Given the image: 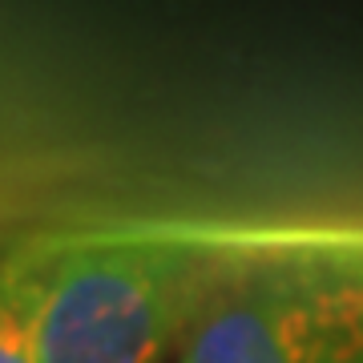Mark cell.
<instances>
[{"mask_svg":"<svg viewBox=\"0 0 363 363\" xmlns=\"http://www.w3.org/2000/svg\"><path fill=\"white\" fill-rule=\"evenodd\" d=\"M238 222L45 234L13 250L37 363H162L226 267Z\"/></svg>","mask_w":363,"mask_h":363,"instance_id":"obj_1","label":"cell"},{"mask_svg":"<svg viewBox=\"0 0 363 363\" xmlns=\"http://www.w3.org/2000/svg\"><path fill=\"white\" fill-rule=\"evenodd\" d=\"M178 363H363V222H238Z\"/></svg>","mask_w":363,"mask_h":363,"instance_id":"obj_2","label":"cell"},{"mask_svg":"<svg viewBox=\"0 0 363 363\" xmlns=\"http://www.w3.org/2000/svg\"><path fill=\"white\" fill-rule=\"evenodd\" d=\"M0 363H37L25 323V303H21L16 279L4 262H0Z\"/></svg>","mask_w":363,"mask_h":363,"instance_id":"obj_3","label":"cell"}]
</instances>
